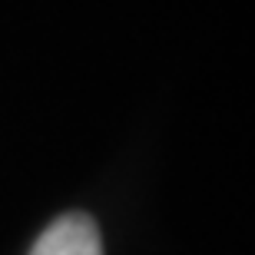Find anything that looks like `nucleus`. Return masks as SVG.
I'll use <instances>...</instances> for the list:
<instances>
[{"label": "nucleus", "instance_id": "1", "mask_svg": "<svg viewBox=\"0 0 255 255\" xmlns=\"http://www.w3.org/2000/svg\"><path fill=\"white\" fill-rule=\"evenodd\" d=\"M30 255H103V239L86 212H66L37 236Z\"/></svg>", "mask_w": 255, "mask_h": 255}]
</instances>
